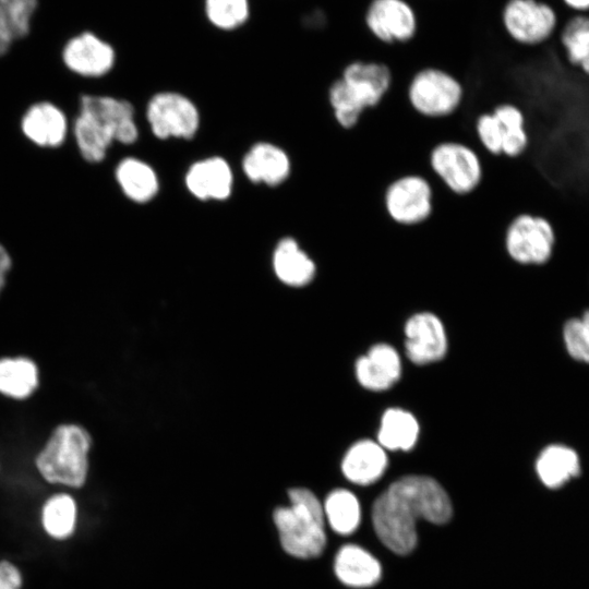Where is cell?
Here are the masks:
<instances>
[{
    "instance_id": "1",
    "label": "cell",
    "mask_w": 589,
    "mask_h": 589,
    "mask_svg": "<svg viewBox=\"0 0 589 589\" xmlns=\"http://www.w3.org/2000/svg\"><path fill=\"white\" fill-rule=\"evenodd\" d=\"M452 514L450 498L436 480L411 474L396 480L377 496L372 506V522L386 548L406 555L416 548L418 519L441 525Z\"/></svg>"
},
{
    "instance_id": "2",
    "label": "cell",
    "mask_w": 589,
    "mask_h": 589,
    "mask_svg": "<svg viewBox=\"0 0 589 589\" xmlns=\"http://www.w3.org/2000/svg\"><path fill=\"white\" fill-rule=\"evenodd\" d=\"M394 74L382 60L353 58L332 80L326 98L335 122L353 129L365 111L378 107L390 92Z\"/></svg>"
},
{
    "instance_id": "3",
    "label": "cell",
    "mask_w": 589,
    "mask_h": 589,
    "mask_svg": "<svg viewBox=\"0 0 589 589\" xmlns=\"http://www.w3.org/2000/svg\"><path fill=\"white\" fill-rule=\"evenodd\" d=\"M74 136L85 160L101 161L112 142L132 144L137 140L133 106L111 96L83 95Z\"/></svg>"
},
{
    "instance_id": "4",
    "label": "cell",
    "mask_w": 589,
    "mask_h": 589,
    "mask_svg": "<svg viewBox=\"0 0 589 589\" xmlns=\"http://www.w3.org/2000/svg\"><path fill=\"white\" fill-rule=\"evenodd\" d=\"M288 496L290 505L277 507L273 514L283 549L299 558L318 556L326 544L321 502L305 488L290 489Z\"/></svg>"
},
{
    "instance_id": "5",
    "label": "cell",
    "mask_w": 589,
    "mask_h": 589,
    "mask_svg": "<svg viewBox=\"0 0 589 589\" xmlns=\"http://www.w3.org/2000/svg\"><path fill=\"white\" fill-rule=\"evenodd\" d=\"M92 438L76 424L58 426L36 457L40 476L49 483L70 488L84 485Z\"/></svg>"
},
{
    "instance_id": "6",
    "label": "cell",
    "mask_w": 589,
    "mask_h": 589,
    "mask_svg": "<svg viewBox=\"0 0 589 589\" xmlns=\"http://www.w3.org/2000/svg\"><path fill=\"white\" fill-rule=\"evenodd\" d=\"M406 98L412 111L421 118L444 120L460 110L466 88L450 71L438 65H424L410 76Z\"/></svg>"
},
{
    "instance_id": "7",
    "label": "cell",
    "mask_w": 589,
    "mask_h": 589,
    "mask_svg": "<svg viewBox=\"0 0 589 589\" xmlns=\"http://www.w3.org/2000/svg\"><path fill=\"white\" fill-rule=\"evenodd\" d=\"M428 167L432 176L456 196L472 194L484 176L479 152L460 141L447 140L432 146Z\"/></svg>"
},
{
    "instance_id": "8",
    "label": "cell",
    "mask_w": 589,
    "mask_h": 589,
    "mask_svg": "<svg viewBox=\"0 0 589 589\" xmlns=\"http://www.w3.org/2000/svg\"><path fill=\"white\" fill-rule=\"evenodd\" d=\"M556 232L544 216L519 213L506 225L503 248L514 264L525 267H541L553 257Z\"/></svg>"
},
{
    "instance_id": "9",
    "label": "cell",
    "mask_w": 589,
    "mask_h": 589,
    "mask_svg": "<svg viewBox=\"0 0 589 589\" xmlns=\"http://www.w3.org/2000/svg\"><path fill=\"white\" fill-rule=\"evenodd\" d=\"M382 203L387 218L411 228L426 223L434 212V187L421 173H404L387 183Z\"/></svg>"
},
{
    "instance_id": "10",
    "label": "cell",
    "mask_w": 589,
    "mask_h": 589,
    "mask_svg": "<svg viewBox=\"0 0 589 589\" xmlns=\"http://www.w3.org/2000/svg\"><path fill=\"white\" fill-rule=\"evenodd\" d=\"M362 23L370 37L384 48L411 45L420 29L418 12L409 0H369Z\"/></svg>"
},
{
    "instance_id": "11",
    "label": "cell",
    "mask_w": 589,
    "mask_h": 589,
    "mask_svg": "<svg viewBox=\"0 0 589 589\" xmlns=\"http://www.w3.org/2000/svg\"><path fill=\"white\" fill-rule=\"evenodd\" d=\"M500 21L506 37L527 48L549 41L558 24L555 9L542 0H506L500 11Z\"/></svg>"
},
{
    "instance_id": "12",
    "label": "cell",
    "mask_w": 589,
    "mask_h": 589,
    "mask_svg": "<svg viewBox=\"0 0 589 589\" xmlns=\"http://www.w3.org/2000/svg\"><path fill=\"white\" fill-rule=\"evenodd\" d=\"M146 119L153 134L161 140L192 139L200 127L196 106L182 94L161 92L148 101Z\"/></svg>"
},
{
    "instance_id": "13",
    "label": "cell",
    "mask_w": 589,
    "mask_h": 589,
    "mask_svg": "<svg viewBox=\"0 0 589 589\" xmlns=\"http://www.w3.org/2000/svg\"><path fill=\"white\" fill-rule=\"evenodd\" d=\"M117 58L116 47L91 31L70 38L61 51L65 69L83 79L107 75L115 68Z\"/></svg>"
},
{
    "instance_id": "14",
    "label": "cell",
    "mask_w": 589,
    "mask_h": 589,
    "mask_svg": "<svg viewBox=\"0 0 589 589\" xmlns=\"http://www.w3.org/2000/svg\"><path fill=\"white\" fill-rule=\"evenodd\" d=\"M407 357L416 364L441 360L447 351V337L441 320L430 312L409 317L405 325Z\"/></svg>"
},
{
    "instance_id": "15",
    "label": "cell",
    "mask_w": 589,
    "mask_h": 589,
    "mask_svg": "<svg viewBox=\"0 0 589 589\" xmlns=\"http://www.w3.org/2000/svg\"><path fill=\"white\" fill-rule=\"evenodd\" d=\"M273 268L283 284L294 288L310 285L317 274L313 256L291 236L281 238L277 243L273 253Z\"/></svg>"
},
{
    "instance_id": "16",
    "label": "cell",
    "mask_w": 589,
    "mask_h": 589,
    "mask_svg": "<svg viewBox=\"0 0 589 589\" xmlns=\"http://www.w3.org/2000/svg\"><path fill=\"white\" fill-rule=\"evenodd\" d=\"M232 171L221 157L194 163L185 175V185L196 199L223 201L232 190Z\"/></svg>"
},
{
    "instance_id": "17",
    "label": "cell",
    "mask_w": 589,
    "mask_h": 589,
    "mask_svg": "<svg viewBox=\"0 0 589 589\" xmlns=\"http://www.w3.org/2000/svg\"><path fill=\"white\" fill-rule=\"evenodd\" d=\"M401 374V362L396 349L387 344L374 345L356 362L359 383L371 390H384L397 382Z\"/></svg>"
},
{
    "instance_id": "18",
    "label": "cell",
    "mask_w": 589,
    "mask_h": 589,
    "mask_svg": "<svg viewBox=\"0 0 589 589\" xmlns=\"http://www.w3.org/2000/svg\"><path fill=\"white\" fill-rule=\"evenodd\" d=\"M242 169L249 180L275 187L285 182L291 173V160L280 147L261 142L253 145L242 160Z\"/></svg>"
},
{
    "instance_id": "19",
    "label": "cell",
    "mask_w": 589,
    "mask_h": 589,
    "mask_svg": "<svg viewBox=\"0 0 589 589\" xmlns=\"http://www.w3.org/2000/svg\"><path fill=\"white\" fill-rule=\"evenodd\" d=\"M386 466L387 456L381 444L372 440H361L347 450L341 470L349 481L368 485L382 477Z\"/></svg>"
},
{
    "instance_id": "20",
    "label": "cell",
    "mask_w": 589,
    "mask_h": 589,
    "mask_svg": "<svg viewBox=\"0 0 589 589\" xmlns=\"http://www.w3.org/2000/svg\"><path fill=\"white\" fill-rule=\"evenodd\" d=\"M21 127L27 139L43 147L59 146L67 134L63 112L50 103L33 105L24 115Z\"/></svg>"
},
{
    "instance_id": "21",
    "label": "cell",
    "mask_w": 589,
    "mask_h": 589,
    "mask_svg": "<svg viewBox=\"0 0 589 589\" xmlns=\"http://www.w3.org/2000/svg\"><path fill=\"white\" fill-rule=\"evenodd\" d=\"M335 573L342 584L353 588H365L378 581L381 565L364 549L347 544L336 555Z\"/></svg>"
},
{
    "instance_id": "22",
    "label": "cell",
    "mask_w": 589,
    "mask_h": 589,
    "mask_svg": "<svg viewBox=\"0 0 589 589\" xmlns=\"http://www.w3.org/2000/svg\"><path fill=\"white\" fill-rule=\"evenodd\" d=\"M578 454L562 444L544 447L536 461V471L540 481L549 489H558L580 473Z\"/></svg>"
},
{
    "instance_id": "23",
    "label": "cell",
    "mask_w": 589,
    "mask_h": 589,
    "mask_svg": "<svg viewBox=\"0 0 589 589\" xmlns=\"http://www.w3.org/2000/svg\"><path fill=\"white\" fill-rule=\"evenodd\" d=\"M491 111L502 129V156L515 159L525 155L530 146V135L524 110L514 103L501 101Z\"/></svg>"
},
{
    "instance_id": "24",
    "label": "cell",
    "mask_w": 589,
    "mask_h": 589,
    "mask_svg": "<svg viewBox=\"0 0 589 589\" xmlns=\"http://www.w3.org/2000/svg\"><path fill=\"white\" fill-rule=\"evenodd\" d=\"M116 179L124 195L140 204L149 202L159 189L154 169L145 161L133 157L119 163Z\"/></svg>"
},
{
    "instance_id": "25",
    "label": "cell",
    "mask_w": 589,
    "mask_h": 589,
    "mask_svg": "<svg viewBox=\"0 0 589 589\" xmlns=\"http://www.w3.org/2000/svg\"><path fill=\"white\" fill-rule=\"evenodd\" d=\"M40 525L44 532L56 541L71 538L77 525L75 500L65 493L50 496L41 507Z\"/></svg>"
},
{
    "instance_id": "26",
    "label": "cell",
    "mask_w": 589,
    "mask_h": 589,
    "mask_svg": "<svg viewBox=\"0 0 589 589\" xmlns=\"http://www.w3.org/2000/svg\"><path fill=\"white\" fill-rule=\"evenodd\" d=\"M418 435L419 423L409 411L390 408L383 413L377 438L384 449L409 450Z\"/></svg>"
},
{
    "instance_id": "27",
    "label": "cell",
    "mask_w": 589,
    "mask_h": 589,
    "mask_svg": "<svg viewBox=\"0 0 589 589\" xmlns=\"http://www.w3.org/2000/svg\"><path fill=\"white\" fill-rule=\"evenodd\" d=\"M37 0H0V58L26 37Z\"/></svg>"
},
{
    "instance_id": "28",
    "label": "cell",
    "mask_w": 589,
    "mask_h": 589,
    "mask_svg": "<svg viewBox=\"0 0 589 589\" xmlns=\"http://www.w3.org/2000/svg\"><path fill=\"white\" fill-rule=\"evenodd\" d=\"M560 44L568 64L589 77V14H575L560 32Z\"/></svg>"
},
{
    "instance_id": "29",
    "label": "cell",
    "mask_w": 589,
    "mask_h": 589,
    "mask_svg": "<svg viewBox=\"0 0 589 589\" xmlns=\"http://www.w3.org/2000/svg\"><path fill=\"white\" fill-rule=\"evenodd\" d=\"M38 371L27 358L0 359V393L12 398H26L37 387Z\"/></svg>"
},
{
    "instance_id": "30",
    "label": "cell",
    "mask_w": 589,
    "mask_h": 589,
    "mask_svg": "<svg viewBox=\"0 0 589 589\" xmlns=\"http://www.w3.org/2000/svg\"><path fill=\"white\" fill-rule=\"evenodd\" d=\"M324 516L339 534L352 533L360 524L361 508L357 496L344 489L328 494L324 503Z\"/></svg>"
},
{
    "instance_id": "31",
    "label": "cell",
    "mask_w": 589,
    "mask_h": 589,
    "mask_svg": "<svg viewBox=\"0 0 589 589\" xmlns=\"http://www.w3.org/2000/svg\"><path fill=\"white\" fill-rule=\"evenodd\" d=\"M203 8L208 23L224 32L242 27L251 14L250 0H204Z\"/></svg>"
},
{
    "instance_id": "32",
    "label": "cell",
    "mask_w": 589,
    "mask_h": 589,
    "mask_svg": "<svg viewBox=\"0 0 589 589\" xmlns=\"http://www.w3.org/2000/svg\"><path fill=\"white\" fill-rule=\"evenodd\" d=\"M563 339L572 358L589 363V310L565 323Z\"/></svg>"
},
{
    "instance_id": "33",
    "label": "cell",
    "mask_w": 589,
    "mask_h": 589,
    "mask_svg": "<svg viewBox=\"0 0 589 589\" xmlns=\"http://www.w3.org/2000/svg\"><path fill=\"white\" fill-rule=\"evenodd\" d=\"M473 132L480 148L490 156H502V129L491 110L480 112L473 122Z\"/></svg>"
},
{
    "instance_id": "34",
    "label": "cell",
    "mask_w": 589,
    "mask_h": 589,
    "mask_svg": "<svg viewBox=\"0 0 589 589\" xmlns=\"http://www.w3.org/2000/svg\"><path fill=\"white\" fill-rule=\"evenodd\" d=\"M23 575L10 561H0V589H22Z\"/></svg>"
},
{
    "instance_id": "35",
    "label": "cell",
    "mask_w": 589,
    "mask_h": 589,
    "mask_svg": "<svg viewBox=\"0 0 589 589\" xmlns=\"http://www.w3.org/2000/svg\"><path fill=\"white\" fill-rule=\"evenodd\" d=\"M11 268V257L3 245L0 244V292L5 285V276Z\"/></svg>"
},
{
    "instance_id": "36",
    "label": "cell",
    "mask_w": 589,
    "mask_h": 589,
    "mask_svg": "<svg viewBox=\"0 0 589 589\" xmlns=\"http://www.w3.org/2000/svg\"><path fill=\"white\" fill-rule=\"evenodd\" d=\"M563 2L576 14H587L589 12V0H563Z\"/></svg>"
}]
</instances>
